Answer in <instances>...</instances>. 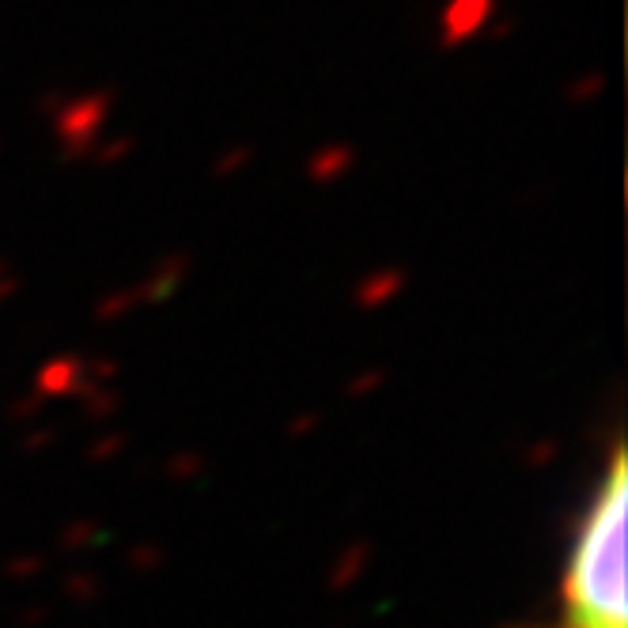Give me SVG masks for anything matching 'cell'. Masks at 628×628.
I'll use <instances>...</instances> for the list:
<instances>
[{
  "label": "cell",
  "instance_id": "6da1fadb",
  "mask_svg": "<svg viewBox=\"0 0 628 628\" xmlns=\"http://www.w3.org/2000/svg\"><path fill=\"white\" fill-rule=\"evenodd\" d=\"M625 454L617 451L572 542L557 628H625Z\"/></svg>",
  "mask_w": 628,
  "mask_h": 628
}]
</instances>
